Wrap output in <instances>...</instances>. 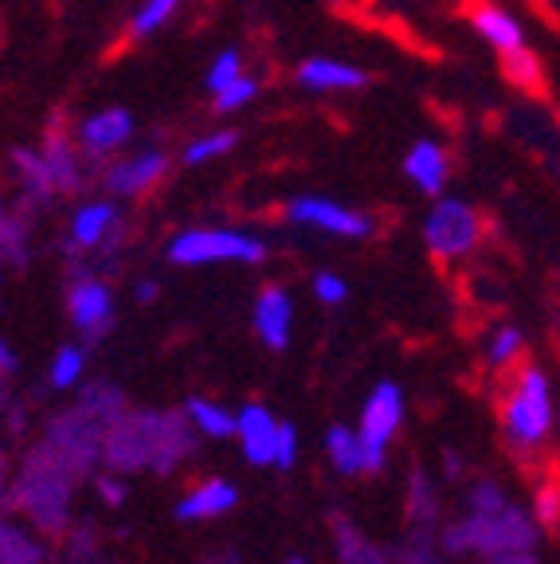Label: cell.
<instances>
[{"instance_id":"obj_1","label":"cell","mask_w":560,"mask_h":564,"mask_svg":"<svg viewBox=\"0 0 560 564\" xmlns=\"http://www.w3.org/2000/svg\"><path fill=\"white\" fill-rule=\"evenodd\" d=\"M75 482L79 478L71 475L60 458L40 443L24 458L20 482L12 486V506L24 510L47 538H63L71 529V490H75Z\"/></svg>"},{"instance_id":"obj_2","label":"cell","mask_w":560,"mask_h":564,"mask_svg":"<svg viewBox=\"0 0 560 564\" xmlns=\"http://www.w3.org/2000/svg\"><path fill=\"white\" fill-rule=\"evenodd\" d=\"M498 408H502V427H506V440L517 455H534L537 447L549 435V384L537 369L529 365H517L509 377H502V392H498Z\"/></svg>"},{"instance_id":"obj_3","label":"cell","mask_w":560,"mask_h":564,"mask_svg":"<svg viewBox=\"0 0 560 564\" xmlns=\"http://www.w3.org/2000/svg\"><path fill=\"white\" fill-rule=\"evenodd\" d=\"M534 521L526 518L521 510L514 506H502V510H491V513H471L466 521L451 525L443 533V545L451 553H466V549H478V553H526L534 545Z\"/></svg>"},{"instance_id":"obj_4","label":"cell","mask_w":560,"mask_h":564,"mask_svg":"<svg viewBox=\"0 0 560 564\" xmlns=\"http://www.w3.org/2000/svg\"><path fill=\"white\" fill-rule=\"evenodd\" d=\"M158 440H161V415L158 412L118 415V420L106 427L103 463L115 470V475H133V470H146V467H153Z\"/></svg>"},{"instance_id":"obj_5","label":"cell","mask_w":560,"mask_h":564,"mask_svg":"<svg viewBox=\"0 0 560 564\" xmlns=\"http://www.w3.org/2000/svg\"><path fill=\"white\" fill-rule=\"evenodd\" d=\"M169 259L184 267H201V263H219V259H236V263H263L267 243L244 231L228 228H201V231H184L169 243Z\"/></svg>"},{"instance_id":"obj_6","label":"cell","mask_w":560,"mask_h":564,"mask_svg":"<svg viewBox=\"0 0 560 564\" xmlns=\"http://www.w3.org/2000/svg\"><path fill=\"white\" fill-rule=\"evenodd\" d=\"M103 440H106L103 423L90 412H83V408H75V412L52 420V427H47V435H44V447L60 458L71 475L83 478V475H90V467L103 458Z\"/></svg>"},{"instance_id":"obj_7","label":"cell","mask_w":560,"mask_h":564,"mask_svg":"<svg viewBox=\"0 0 560 564\" xmlns=\"http://www.w3.org/2000/svg\"><path fill=\"white\" fill-rule=\"evenodd\" d=\"M428 247L435 259H463L471 256L474 247H478V236H482V220L478 212L463 200H439L428 216Z\"/></svg>"},{"instance_id":"obj_8","label":"cell","mask_w":560,"mask_h":564,"mask_svg":"<svg viewBox=\"0 0 560 564\" xmlns=\"http://www.w3.org/2000/svg\"><path fill=\"white\" fill-rule=\"evenodd\" d=\"M403 423V400L396 384H380L365 404V420H360V447H365V470L385 467V447Z\"/></svg>"},{"instance_id":"obj_9","label":"cell","mask_w":560,"mask_h":564,"mask_svg":"<svg viewBox=\"0 0 560 564\" xmlns=\"http://www.w3.org/2000/svg\"><path fill=\"white\" fill-rule=\"evenodd\" d=\"M287 216L294 224L333 231V236L360 239V236H368V231H373V220H368V216L342 208V204H333V200H322V196H294V200L287 204Z\"/></svg>"},{"instance_id":"obj_10","label":"cell","mask_w":560,"mask_h":564,"mask_svg":"<svg viewBox=\"0 0 560 564\" xmlns=\"http://www.w3.org/2000/svg\"><path fill=\"white\" fill-rule=\"evenodd\" d=\"M71 317L75 326L83 329L87 341H98V337L110 334L115 326V299L106 291V282L98 279H79L71 286Z\"/></svg>"},{"instance_id":"obj_11","label":"cell","mask_w":560,"mask_h":564,"mask_svg":"<svg viewBox=\"0 0 560 564\" xmlns=\"http://www.w3.org/2000/svg\"><path fill=\"white\" fill-rule=\"evenodd\" d=\"M236 435H239V443H244L247 463H255V467L274 463V455H279V423L271 420L267 408L247 404L244 412L236 415Z\"/></svg>"},{"instance_id":"obj_12","label":"cell","mask_w":560,"mask_h":564,"mask_svg":"<svg viewBox=\"0 0 560 564\" xmlns=\"http://www.w3.org/2000/svg\"><path fill=\"white\" fill-rule=\"evenodd\" d=\"M290 322H294V306L282 286H263L259 302H255V329L271 349H287L290 341Z\"/></svg>"},{"instance_id":"obj_13","label":"cell","mask_w":560,"mask_h":564,"mask_svg":"<svg viewBox=\"0 0 560 564\" xmlns=\"http://www.w3.org/2000/svg\"><path fill=\"white\" fill-rule=\"evenodd\" d=\"M130 133H133L130 110H122V106H110V110H98L95 118H87V122H83L79 141H83V150H87V153L103 158V153L118 150Z\"/></svg>"},{"instance_id":"obj_14","label":"cell","mask_w":560,"mask_h":564,"mask_svg":"<svg viewBox=\"0 0 560 564\" xmlns=\"http://www.w3.org/2000/svg\"><path fill=\"white\" fill-rule=\"evenodd\" d=\"M165 176V158L161 153H138V158L122 161L106 173V188L115 196H133V193H146L153 188Z\"/></svg>"},{"instance_id":"obj_15","label":"cell","mask_w":560,"mask_h":564,"mask_svg":"<svg viewBox=\"0 0 560 564\" xmlns=\"http://www.w3.org/2000/svg\"><path fill=\"white\" fill-rule=\"evenodd\" d=\"M193 447L196 440H193V427H189V415L181 412L161 415V440H158V455H153V470L158 475H173L184 458L193 455Z\"/></svg>"},{"instance_id":"obj_16","label":"cell","mask_w":560,"mask_h":564,"mask_svg":"<svg viewBox=\"0 0 560 564\" xmlns=\"http://www.w3.org/2000/svg\"><path fill=\"white\" fill-rule=\"evenodd\" d=\"M471 24L478 28L482 40H486V44H494L498 52H517V47H526V44H521V40H526V35H521V24H517L506 9H498V4L474 0V4H471Z\"/></svg>"},{"instance_id":"obj_17","label":"cell","mask_w":560,"mask_h":564,"mask_svg":"<svg viewBox=\"0 0 560 564\" xmlns=\"http://www.w3.org/2000/svg\"><path fill=\"white\" fill-rule=\"evenodd\" d=\"M239 502V490L231 482H224V478H212V482L196 486L189 498H181V506H176V518L181 521H201V518H219V513L236 510Z\"/></svg>"},{"instance_id":"obj_18","label":"cell","mask_w":560,"mask_h":564,"mask_svg":"<svg viewBox=\"0 0 560 564\" xmlns=\"http://www.w3.org/2000/svg\"><path fill=\"white\" fill-rule=\"evenodd\" d=\"M298 83L310 90H357L365 87V70L337 59H306L298 67Z\"/></svg>"},{"instance_id":"obj_19","label":"cell","mask_w":560,"mask_h":564,"mask_svg":"<svg viewBox=\"0 0 560 564\" xmlns=\"http://www.w3.org/2000/svg\"><path fill=\"white\" fill-rule=\"evenodd\" d=\"M403 173L412 176L416 185H420L428 196H439V193H443V185H446L443 150H439L435 141H416L412 150H408V158H403Z\"/></svg>"},{"instance_id":"obj_20","label":"cell","mask_w":560,"mask_h":564,"mask_svg":"<svg viewBox=\"0 0 560 564\" xmlns=\"http://www.w3.org/2000/svg\"><path fill=\"white\" fill-rule=\"evenodd\" d=\"M330 525H333V538H337V556H342V564H388V553H380L345 513H333Z\"/></svg>"},{"instance_id":"obj_21","label":"cell","mask_w":560,"mask_h":564,"mask_svg":"<svg viewBox=\"0 0 560 564\" xmlns=\"http://www.w3.org/2000/svg\"><path fill=\"white\" fill-rule=\"evenodd\" d=\"M118 220V208L110 200H98V204H87V208H79V216H75V224H71V239L79 247H103V239L110 236V228H115Z\"/></svg>"},{"instance_id":"obj_22","label":"cell","mask_w":560,"mask_h":564,"mask_svg":"<svg viewBox=\"0 0 560 564\" xmlns=\"http://www.w3.org/2000/svg\"><path fill=\"white\" fill-rule=\"evenodd\" d=\"M47 553L44 545L20 529H12L9 521L0 518V564H44Z\"/></svg>"},{"instance_id":"obj_23","label":"cell","mask_w":560,"mask_h":564,"mask_svg":"<svg viewBox=\"0 0 560 564\" xmlns=\"http://www.w3.org/2000/svg\"><path fill=\"white\" fill-rule=\"evenodd\" d=\"M325 443H330L333 467L342 475H360L365 470V447H360V435H353L349 427H330Z\"/></svg>"},{"instance_id":"obj_24","label":"cell","mask_w":560,"mask_h":564,"mask_svg":"<svg viewBox=\"0 0 560 564\" xmlns=\"http://www.w3.org/2000/svg\"><path fill=\"white\" fill-rule=\"evenodd\" d=\"M502 67H506L509 83L526 90V95H545V79H541V63L534 52L517 47V52H502Z\"/></svg>"},{"instance_id":"obj_25","label":"cell","mask_w":560,"mask_h":564,"mask_svg":"<svg viewBox=\"0 0 560 564\" xmlns=\"http://www.w3.org/2000/svg\"><path fill=\"white\" fill-rule=\"evenodd\" d=\"M189 420L201 427L204 435H212V440H228V435H236V415L228 412V408L212 404V400H189Z\"/></svg>"},{"instance_id":"obj_26","label":"cell","mask_w":560,"mask_h":564,"mask_svg":"<svg viewBox=\"0 0 560 564\" xmlns=\"http://www.w3.org/2000/svg\"><path fill=\"white\" fill-rule=\"evenodd\" d=\"M98 529L90 525V521H79V525H71L67 533H63V556H67V564H90V556L98 553Z\"/></svg>"},{"instance_id":"obj_27","label":"cell","mask_w":560,"mask_h":564,"mask_svg":"<svg viewBox=\"0 0 560 564\" xmlns=\"http://www.w3.org/2000/svg\"><path fill=\"white\" fill-rule=\"evenodd\" d=\"M537 521H541L545 529L560 525V467H552L549 475L541 478V486H537Z\"/></svg>"},{"instance_id":"obj_28","label":"cell","mask_w":560,"mask_h":564,"mask_svg":"<svg viewBox=\"0 0 560 564\" xmlns=\"http://www.w3.org/2000/svg\"><path fill=\"white\" fill-rule=\"evenodd\" d=\"M435 494H431L428 478H423V470H416L412 482H408V518L416 521V525H428V521H435Z\"/></svg>"},{"instance_id":"obj_29","label":"cell","mask_w":560,"mask_h":564,"mask_svg":"<svg viewBox=\"0 0 560 564\" xmlns=\"http://www.w3.org/2000/svg\"><path fill=\"white\" fill-rule=\"evenodd\" d=\"M231 145H236V130L208 133V138L193 141V145L184 150V165H204V161H212V158H224Z\"/></svg>"},{"instance_id":"obj_30","label":"cell","mask_w":560,"mask_h":564,"mask_svg":"<svg viewBox=\"0 0 560 564\" xmlns=\"http://www.w3.org/2000/svg\"><path fill=\"white\" fill-rule=\"evenodd\" d=\"M47 169H52V185L55 188H75L79 185V169H75V158H71V150L63 145V141H52L44 153Z\"/></svg>"},{"instance_id":"obj_31","label":"cell","mask_w":560,"mask_h":564,"mask_svg":"<svg viewBox=\"0 0 560 564\" xmlns=\"http://www.w3.org/2000/svg\"><path fill=\"white\" fill-rule=\"evenodd\" d=\"M176 9H181V0H146L141 12L133 17V35H153Z\"/></svg>"},{"instance_id":"obj_32","label":"cell","mask_w":560,"mask_h":564,"mask_svg":"<svg viewBox=\"0 0 560 564\" xmlns=\"http://www.w3.org/2000/svg\"><path fill=\"white\" fill-rule=\"evenodd\" d=\"M517 352H521V329L502 326L491 341V361L498 365V369H506V365L517 361Z\"/></svg>"},{"instance_id":"obj_33","label":"cell","mask_w":560,"mask_h":564,"mask_svg":"<svg viewBox=\"0 0 560 564\" xmlns=\"http://www.w3.org/2000/svg\"><path fill=\"white\" fill-rule=\"evenodd\" d=\"M255 90H259V83L255 79H247V75H239L236 83H228L224 90H216V110H239V106H247L255 98Z\"/></svg>"},{"instance_id":"obj_34","label":"cell","mask_w":560,"mask_h":564,"mask_svg":"<svg viewBox=\"0 0 560 564\" xmlns=\"http://www.w3.org/2000/svg\"><path fill=\"white\" fill-rule=\"evenodd\" d=\"M17 161H20V173H24V185H32V193L35 196H44V193H52V169H47V161L44 158H28V153H17Z\"/></svg>"},{"instance_id":"obj_35","label":"cell","mask_w":560,"mask_h":564,"mask_svg":"<svg viewBox=\"0 0 560 564\" xmlns=\"http://www.w3.org/2000/svg\"><path fill=\"white\" fill-rule=\"evenodd\" d=\"M239 70H244V63H239V52H219V55H216V63H212V70H208V87H212V95H216V90H224L228 83H236V79H239Z\"/></svg>"},{"instance_id":"obj_36","label":"cell","mask_w":560,"mask_h":564,"mask_svg":"<svg viewBox=\"0 0 560 564\" xmlns=\"http://www.w3.org/2000/svg\"><path fill=\"white\" fill-rule=\"evenodd\" d=\"M79 372H83V349H60V357H55V365H52V384L55 388L75 384Z\"/></svg>"},{"instance_id":"obj_37","label":"cell","mask_w":560,"mask_h":564,"mask_svg":"<svg viewBox=\"0 0 560 564\" xmlns=\"http://www.w3.org/2000/svg\"><path fill=\"white\" fill-rule=\"evenodd\" d=\"M506 506V494L498 490L494 482H478L471 494V510L474 513H491V510H502Z\"/></svg>"},{"instance_id":"obj_38","label":"cell","mask_w":560,"mask_h":564,"mask_svg":"<svg viewBox=\"0 0 560 564\" xmlns=\"http://www.w3.org/2000/svg\"><path fill=\"white\" fill-rule=\"evenodd\" d=\"M396 564H439L435 553H431V541H428V533H423V529H416L412 545L400 549V561H396Z\"/></svg>"},{"instance_id":"obj_39","label":"cell","mask_w":560,"mask_h":564,"mask_svg":"<svg viewBox=\"0 0 560 564\" xmlns=\"http://www.w3.org/2000/svg\"><path fill=\"white\" fill-rule=\"evenodd\" d=\"M294 458H298V432L290 423H279V455H274V463H279L282 470H290Z\"/></svg>"},{"instance_id":"obj_40","label":"cell","mask_w":560,"mask_h":564,"mask_svg":"<svg viewBox=\"0 0 560 564\" xmlns=\"http://www.w3.org/2000/svg\"><path fill=\"white\" fill-rule=\"evenodd\" d=\"M314 294L325 302V306H337V302H345V282L337 279V274H317Z\"/></svg>"},{"instance_id":"obj_41","label":"cell","mask_w":560,"mask_h":564,"mask_svg":"<svg viewBox=\"0 0 560 564\" xmlns=\"http://www.w3.org/2000/svg\"><path fill=\"white\" fill-rule=\"evenodd\" d=\"M95 482H98V494H103V498H106L110 506H122V502H126V494H130V490H126V482H122L118 475H103V478H95Z\"/></svg>"},{"instance_id":"obj_42","label":"cell","mask_w":560,"mask_h":564,"mask_svg":"<svg viewBox=\"0 0 560 564\" xmlns=\"http://www.w3.org/2000/svg\"><path fill=\"white\" fill-rule=\"evenodd\" d=\"M17 352H12V345L9 341H0V372H4V377H12V372H17Z\"/></svg>"},{"instance_id":"obj_43","label":"cell","mask_w":560,"mask_h":564,"mask_svg":"<svg viewBox=\"0 0 560 564\" xmlns=\"http://www.w3.org/2000/svg\"><path fill=\"white\" fill-rule=\"evenodd\" d=\"M494 564H537V561L529 556V549H526V553H498V556H494Z\"/></svg>"},{"instance_id":"obj_44","label":"cell","mask_w":560,"mask_h":564,"mask_svg":"<svg viewBox=\"0 0 560 564\" xmlns=\"http://www.w3.org/2000/svg\"><path fill=\"white\" fill-rule=\"evenodd\" d=\"M153 294H158V286H153V282H141V286H138V299L141 302H149Z\"/></svg>"},{"instance_id":"obj_45","label":"cell","mask_w":560,"mask_h":564,"mask_svg":"<svg viewBox=\"0 0 560 564\" xmlns=\"http://www.w3.org/2000/svg\"><path fill=\"white\" fill-rule=\"evenodd\" d=\"M9 404V377H4V372H0V408Z\"/></svg>"},{"instance_id":"obj_46","label":"cell","mask_w":560,"mask_h":564,"mask_svg":"<svg viewBox=\"0 0 560 564\" xmlns=\"http://www.w3.org/2000/svg\"><path fill=\"white\" fill-rule=\"evenodd\" d=\"M216 564H239V556L236 553H219V561Z\"/></svg>"},{"instance_id":"obj_47","label":"cell","mask_w":560,"mask_h":564,"mask_svg":"<svg viewBox=\"0 0 560 564\" xmlns=\"http://www.w3.org/2000/svg\"><path fill=\"white\" fill-rule=\"evenodd\" d=\"M287 564H306V561H302V556H290V561Z\"/></svg>"}]
</instances>
